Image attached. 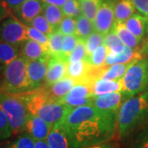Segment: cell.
Masks as SVG:
<instances>
[{"label": "cell", "instance_id": "cell-1", "mask_svg": "<svg viewBox=\"0 0 148 148\" xmlns=\"http://www.w3.org/2000/svg\"><path fill=\"white\" fill-rule=\"evenodd\" d=\"M118 111L102 110L95 106L72 108L59 122L69 134L73 148H85L111 141L117 132Z\"/></svg>", "mask_w": 148, "mask_h": 148}, {"label": "cell", "instance_id": "cell-2", "mask_svg": "<svg viewBox=\"0 0 148 148\" xmlns=\"http://www.w3.org/2000/svg\"><path fill=\"white\" fill-rule=\"evenodd\" d=\"M148 120V91L143 92L122 103L117 114V133L126 138Z\"/></svg>", "mask_w": 148, "mask_h": 148}, {"label": "cell", "instance_id": "cell-3", "mask_svg": "<svg viewBox=\"0 0 148 148\" xmlns=\"http://www.w3.org/2000/svg\"><path fill=\"white\" fill-rule=\"evenodd\" d=\"M22 95L26 99L29 113L42 118L53 126L62 121L72 109L63 103L50 99L42 86L22 92Z\"/></svg>", "mask_w": 148, "mask_h": 148}, {"label": "cell", "instance_id": "cell-4", "mask_svg": "<svg viewBox=\"0 0 148 148\" xmlns=\"http://www.w3.org/2000/svg\"><path fill=\"white\" fill-rule=\"evenodd\" d=\"M0 109L3 111L12 133L25 132L26 122L30 113L22 93H12L0 90Z\"/></svg>", "mask_w": 148, "mask_h": 148}, {"label": "cell", "instance_id": "cell-5", "mask_svg": "<svg viewBox=\"0 0 148 148\" xmlns=\"http://www.w3.org/2000/svg\"><path fill=\"white\" fill-rule=\"evenodd\" d=\"M27 62L26 58L19 56L6 67L0 90L12 93H22L32 90L27 74Z\"/></svg>", "mask_w": 148, "mask_h": 148}, {"label": "cell", "instance_id": "cell-6", "mask_svg": "<svg viewBox=\"0 0 148 148\" xmlns=\"http://www.w3.org/2000/svg\"><path fill=\"white\" fill-rule=\"evenodd\" d=\"M121 81L124 101L144 92L148 87V58L132 62Z\"/></svg>", "mask_w": 148, "mask_h": 148}, {"label": "cell", "instance_id": "cell-7", "mask_svg": "<svg viewBox=\"0 0 148 148\" xmlns=\"http://www.w3.org/2000/svg\"><path fill=\"white\" fill-rule=\"evenodd\" d=\"M28 39L24 23L15 17H6L0 22V40L21 46Z\"/></svg>", "mask_w": 148, "mask_h": 148}, {"label": "cell", "instance_id": "cell-8", "mask_svg": "<svg viewBox=\"0 0 148 148\" xmlns=\"http://www.w3.org/2000/svg\"><path fill=\"white\" fill-rule=\"evenodd\" d=\"M94 96L90 82H77L67 95L58 100L70 108L82 106H92Z\"/></svg>", "mask_w": 148, "mask_h": 148}, {"label": "cell", "instance_id": "cell-9", "mask_svg": "<svg viewBox=\"0 0 148 148\" xmlns=\"http://www.w3.org/2000/svg\"><path fill=\"white\" fill-rule=\"evenodd\" d=\"M95 31L106 36L114 30L116 24L114 16V3L103 1L93 21Z\"/></svg>", "mask_w": 148, "mask_h": 148}, {"label": "cell", "instance_id": "cell-10", "mask_svg": "<svg viewBox=\"0 0 148 148\" xmlns=\"http://www.w3.org/2000/svg\"><path fill=\"white\" fill-rule=\"evenodd\" d=\"M49 57L46 56L27 62V74L32 90L41 87L45 83Z\"/></svg>", "mask_w": 148, "mask_h": 148}, {"label": "cell", "instance_id": "cell-11", "mask_svg": "<svg viewBox=\"0 0 148 148\" xmlns=\"http://www.w3.org/2000/svg\"><path fill=\"white\" fill-rule=\"evenodd\" d=\"M53 125L43 119L42 118L30 114L25 126V132L28 133L35 141L46 140Z\"/></svg>", "mask_w": 148, "mask_h": 148}, {"label": "cell", "instance_id": "cell-12", "mask_svg": "<svg viewBox=\"0 0 148 148\" xmlns=\"http://www.w3.org/2000/svg\"><path fill=\"white\" fill-rule=\"evenodd\" d=\"M44 6L41 0H26L14 12L21 22L30 25L38 15L42 13Z\"/></svg>", "mask_w": 148, "mask_h": 148}, {"label": "cell", "instance_id": "cell-13", "mask_svg": "<svg viewBox=\"0 0 148 148\" xmlns=\"http://www.w3.org/2000/svg\"><path fill=\"white\" fill-rule=\"evenodd\" d=\"M68 63L59 57L51 56L48 61V68L45 80V86H50L67 76Z\"/></svg>", "mask_w": 148, "mask_h": 148}, {"label": "cell", "instance_id": "cell-14", "mask_svg": "<svg viewBox=\"0 0 148 148\" xmlns=\"http://www.w3.org/2000/svg\"><path fill=\"white\" fill-rule=\"evenodd\" d=\"M143 51L138 49H133V48L126 46L123 49V50L120 53H112L108 52V54L106 56V66H110L113 64H129L132 63L139 58L143 57Z\"/></svg>", "mask_w": 148, "mask_h": 148}, {"label": "cell", "instance_id": "cell-15", "mask_svg": "<svg viewBox=\"0 0 148 148\" xmlns=\"http://www.w3.org/2000/svg\"><path fill=\"white\" fill-rule=\"evenodd\" d=\"M123 101L124 97L122 91L112 92L94 97L92 106L102 110L118 111Z\"/></svg>", "mask_w": 148, "mask_h": 148}, {"label": "cell", "instance_id": "cell-16", "mask_svg": "<svg viewBox=\"0 0 148 148\" xmlns=\"http://www.w3.org/2000/svg\"><path fill=\"white\" fill-rule=\"evenodd\" d=\"M46 142L50 148H73L68 132L60 123H55L52 127Z\"/></svg>", "mask_w": 148, "mask_h": 148}, {"label": "cell", "instance_id": "cell-17", "mask_svg": "<svg viewBox=\"0 0 148 148\" xmlns=\"http://www.w3.org/2000/svg\"><path fill=\"white\" fill-rule=\"evenodd\" d=\"M77 83V81L73 78L66 76L65 77L60 79L50 86H45V89L50 99L58 101L59 99L67 95L71 89Z\"/></svg>", "mask_w": 148, "mask_h": 148}, {"label": "cell", "instance_id": "cell-18", "mask_svg": "<svg viewBox=\"0 0 148 148\" xmlns=\"http://www.w3.org/2000/svg\"><path fill=\"white\" fill-rule=\"evenodd\" d=\"M92 94L94 97L112 92H119L123 90L121 80H107L95 78L90 82Z\"/></svg>", "mask_w": 148, "mask_h": 148}, {"label": "cell", "instance_id": "cell-19", "mask_svg": "<svg viewBox=\"0 0 148 148\" xmlns=\"http://www.w3.org/2000/svg\"><path fill=\"white\" fill-rule=\"evenodd\" d=\"M21 54L27 61L49 56L47 48L32 39H28L21 44Z\"/></svg>", "mask_w": 148, "mask_h": 148}, {"label": "cell", "instance_id": "cell-20", "mask_svg": "<svg viewBox=\"0 0 148 148\" xmlns=\"http://www.w3.org/2000/svg\"><path fill=\"white\" fill-rule=\"evenodd\" d=\"M123 24L134 36L143 40L148 25V18L139 12L134 13Z\"/></svg>", "mask_w": 148, "mask_h": 148}, {"label": "cell", "instance_id": "cell-21", "mask_svg": "<svg viewBox=\"0 0 148 148\" xmlns=\"http://www.w3.org/2000/svg\"><path fill=\"white\" fill-rule=\"evenodd\" d=\"M21 46L0 40V68L4 72L6 67L19 57Z\"/></svg>", "mask_w": 148, "mask_h": 148}, {"label": "cell", "instance_id": "cell-22", "mask_svg": "<svg viewBox=\"0 0 148 148\" xmlns=\"http://www.w3.org/2000/svg\"><path fill=\"white\" fill-rule=\"evenodd\" d=\"M132 0H117L114 3V16L116 23H124L135 13Z\"/></svg>", "mask_w": 148, "mask_h": 148}, {"label": "cell", "instance_id": "cell-23", "mask_svg": "<svg viewBox=\"0 0 148 148\" xmlns=\"http://www.w3.org/2000/svg\"><path fill=\"white\" fill-rule=\"evenodd\" d=\"M132 63L129 64H116L106 66V69L99 71L96 78L107 80H121L124 74L126 73L127 69Z\"/></svg>", "mask_w": 148, "mask_h": 148}, {"label": "cell", "instance_id": "cell-24", "mask_svg": "<svg viewBox=\"0 0 148 148\" xmlns=\"http://www.w3.org/2000/svg\"><path fill=\"white\" fill-rule=\"evenodd\" d=\"M89 70L90 67L86 59L77 62H70L67 65V76L76 80L77 82H82L86 78Z\"/></svg>", "mask_w": 148, "mask_h": 148}, {"label": "cell", "instance_id": "cell-25", "mask_svg": "<svg viewBox=\"0 0 148 148\" xmlns=\"http://www.w3.org/2000/svg\"><path fill=\"white\" fill-rule=\"evenodd\" d=\"M114 31L115 32L118 36L120 38L123 44L126 46L138 49L141 43V40L138 39L136 36H134L127 27L124 26L123 23H116L114 27Z\"/></svg>", "mask_w": 148, "mask_h": 148}, {"label": "cell", "instance_id": "cell-26", "mask_svg": "<svg viewBox=\"0 0 148 148\" xmlns=\"http://www.w3.org/2000/svg\"><path fill=\"white\" fill-rule=\"evenodd\" d=\"M42 13L47 19V21L49 22V24L52 26L53 30H58L60 23L64 17L62 8L58 6L45 4Z\"/></svg>", "mask_w": 148, "mask_h": 148}, {"label": "cell", "instance_id": "cell-27", "mask_svg": "<svg viewBox=\"0 0 148 148\" xmlns=\"http://www.w3.org/2000/svg\"><path fill=\"white\" fill-rule=\"evenodd\" d=\"M108 52V49L103 44L100 47L97 48L90 56L86 58V61L90 69H100L101 68H104Z\"/></svg>", "mask_w": 148, "mask_h": 148}, {"label": "cell", "instance_id": "cell-28", "mask_svg": "<svg viewBox=\"0 0 148 148\" xmlns=\"http://www.w3.org/2000/svg\"><path fill=\"white\" fill-rule=\"evenodd\" d=\"M95 32L94 24L82 14L77 18V27L75 36L79 40H86L92 32Z\"/></svg>", "mask_w": 148, "mask_h": 148}, {"label": "cell", "instance_id": "cell-29", "mask_svg": "<svg viewBox=\"0 0 148 148\" xmlns=\"http://www.w3.org/2000/svg\"><path fill=\"white\" fill-rule=\"evenodd\" d=\"M64 36L58 30L54 32L49 36V45L48 51L49 56L60 57L62 52V45Z\"/></svg>", "mask_w": 148, "mask_h": 148}, {"label": "cell", "instance_id": "cell-30", "mask_svg": "<svg viewBox=\"0 0 148 148\" xmlns=\"http://www.w3.org/2000/svg\"><path fill=\"white\" fill-rule=\"evenodd\" d=\"M102 2L103 0H81L80 6L82 15L93 22Z\"/></svg>", "mask_w": 148, "mask_h": 148}, {"label": "cell", "instance_id": "cell-31", "mask_svg": "<svg viewBox=\"0 0 148 148\" xmlns=\"http://www.w3.org/2000/svg\"><path fill=\"white\" fill-rule=\"evenodd\" d=\"M104 40H105V36L96 31L92 32L90 36L85 40V45H86L87 57L90 56L97 48L100 47L104 44Z\"/></svg>", "mask_w": 148, "mask_h": 148}, {"label": "cell", "instance_id": "cell-32", "mask_svg": "<svg viewBox=\"0 0 148 148\" xmlns=\"http://www.w3.org/2000/svg\"><path fill=\"white\" fill-rule=\"evenodd\" d=\"M36 141L27 132H21L17 138L2 148H35Z\"/></svg>", "mask_w": 148, "mask_h": 148}, {"label": "cell", "instance_id": "cell-33", "mask_svg": "<svg viewBox=\"0 0 148 148\" xmlns=\"http://www.w3.org/2000/svg\"><path fill=\"white\" fill-rule=\"evenodd\" d=\"M77 42H78V38L75 35L64 36L63 45H62V52L59 58H62L66 63H68L69 56L75 46L77 45Z\"/></svg>", "mask_w": 148, "mask_h": 148}, {"label": "cell", "instance_id": "cell-34", "mask_svg": "<svg viewBox=\"0 0 148 148\" xmlns=\"http://www.w3.org/2000/svg\"><path fill=\"white\" fill-rule=\"evenodd\" d=\"M61 8L65 16L77 18L82 14L79 0H67Z\"/></svg>", "mask_w": 148, "mask_h": 148}, {"label": "cell", "instance_id": "cell-35", "mask_svg": "<svg viewBox=\"0 0 148 148\" xmlns=\"http://www.w3.org/2000/svg\"><path fill=\"white\" fill-rule=\"evenodd\" d=\"M30 25L33 27H35V28H36L37 30H39L40 32H41L47 36H49L50 34H52L54 32L52 26L49 24V22L47 21L45 16L43 15V13L38 15L31 22Z\"/></svg>", "mask_w": 148, "mask_h": 148}, {"label": "cell", "instance_id": "cell-36", "mask_svg": "<svg viewBox=\"0 0 148 148\" xmlns=\"http://www.w3.org/2000/svg\"><path fill=\"white\" fill-rule=\"evenodd\" d=\"M25 25V28L27 31V36L29 37V39H32L33 40H36L37 42L40 43L41 45H43L45 47L47 48L49 45V36L44 34L41 32H40L39 30H37L36 28L33 27L31 25Z\"/></svg>", "mask_w": 148, "mask_h": 148}, {"label": "cell", "instance_id": "cell-37", "mask_svg": "<svg viewBox=\"0 0 148 148\" xmlns=\"http://www.w3.org/2000/svg\"><path fill=\"white\" fill-rule=\"evenodd\" d=\"M87 57L86 55V45H85L84 40H79L77 45L75 46L73 50L70 54L69 58L68 63L70 62H77V61H82L85 60Z\"/></svg>", "mask_w": 148, "mask_h": 148}, {"label": "cell", "instance_id": "cell-38", "mask_svg": "<svg viewBox=\"0 0 148 148\" xmlns=\"http://www.w3.org/2000/svg\"><path fill=\"white\" fill-rule=\"evenodd\" d=\"M76 27H77V18L64 16L60 23V26L58 27V31L64 36L75 35Z\"/></svg>", "mask_w": 148, "mask_h": 148}, {"label": "cell", "instance_id": "cell-39", "mask_svg": "<svg viewBox=\"0 0 148 148\" xmlns=\"http://www.w3.org/2000/svg\"><path fill=\"white\" fill-rule=\"evenodd\" d=\"M12 135V130L3 111L0 109V141L9 138Z\"/></svg>", "mask_w": 148, "mask_h": 148}, {"label": "cell", "instance_id": "cell-40", "mask_svg": "<svg viewBox=\"0 0 148 148\" xmlns=\"http://www.w3.org/2000/svg\"><path fill=\"white\" fill-rule=\"evenodd\" d=\"M104 45L108 49V50L110 51L112 49H115L116 47L121 45H123V44L120 40V38L118 36V35L115 33V32L113 30L105 36Z\"/></svg>", "mask_w": 148, "mask_h": 148}, {"label": "cell", "instance_id": "cell-41", "mask_svg": "<svg viewBox=\"0 0 148 148\" xmlns=\"http://www.w3.org/2000/svg\"><path fill=\"white\" fill-rule=\"evenodd\" d=\"M130 148H148V128L138 135Z\"/></svg>", "mask_w": 148, "mask_h": 148}, {"label": "cell", "instance_id": "cell-42", "mask_svg": "<svg viewBox=\"0 0 148 148\" xmlns=\"http://www.w3.org/2000/svg\"><path fill=\"white\" fill-rule=\"evenodd\" d=\"M136 10L148 18V0H132Z\"/></svg>", "mask_w": 148, "mask_h": 148}, {"label": "cell", "instance_id": "cell-43", "mask_svg": "<svg viewBox=\"0 0 148 148\" xmlns=\"http://www.w3.org/2000/svg\"><path fill=\"white\" fill-rule=\"evenodd\" d=\"M85 148H119V145L118 143L112 142V141H108V142H105V143H98V144H95L92 146H89Z\"/></svg>", "mask_w": 148, "mask_h": 148}, {"label": "cell", "instance_id": "cell-44", "mask_svg": "<svg viewBox=\"0 0 148 148\" xmlns=\"http://www.w3.org/2000/svg\"><path fill=\"white\" fill-rule=\"evenodd\" d=\"M8 7V5L4 0H0V22L3 19H5L6 17H8L9 14V10Z\"/></svg>", "mask_w": 148, "mask_h": 148}, {"label": "cell", "instance_id": "cell-45", "mask_svg": "<svg viewBox=\"0 0 148 148\" xmlns=\"http://www.w3.org/2000/svg\"><path fill=\"white\" fill-rule=\"evenodd\" d=\"M8 7L12 10H16V8L21 6L26 0H4Z\"/></svg>", "mask_w": 148, "mask_h": 148}, {"label": "cell", "instance_id": "cell-46", "mask_svg": "<svg viewBox=\"0 0 148 148\" xmlns=\"http://www.w3.org/2000/svg\"><path fill=\"white\" fill-rule=\"evenodd\" d=\"M44 4H50V5L58 6L59 8H62L67 0H41Z\"/></svg>", "mask_w": 148, "mask_h": 148}, {"label": "cell", "instance_id": "cell-47", "mask_svg": "<svg viewBox=\"0 0 148 148\" xmlns=\"http://www.w3.org/2000/svg\"><path fill=\"white\" fill-rule=\"evenodd\" d=\"M35 148H50L46 140H38L36 141Z\"/></svg>", "mask_w": 148, "mask_h": 148}, {"label": "cell", "instance_id": "cell-48", "mask_svg": "<svg viewBox=\"0 0 148 148\" xmlns=\"http://www.w3.org/2000/svg\"><path fill=\"white\" fill-rule=\"evenodd\" d=\"M144 50L148 53V39H147V44H146V45H145V48H144Z\"/></svg>", "mask_w": 148, "mask_h": 148}, {"label": "cell", "instance_id": "cell-49", "mask_svg": "<svg viewBox=\"0 0 148 148\" xmlns=\"http://www.w3.org/2000/svg\"><path fill=\"white\" fill-rule=\"evenodd\" d=\"M3 71L1 69V68H0V78H2V77H3Z\"/></svg>", "mask_w": 148, "mask_h": 148}, {"label": "cell", "instance_id": "cell-50", "mask_svg": "<svg viewBox=\"0 0 148 148\" xmlns=\"http://www.w3.org/2000/svg\"><path fill=\"white\" fill-rule=\"evenodd\" d=\"M79 1H81V0H79Z\"/></svg>", "mask_w": 148, "mask_h": 148}]
</instances>
